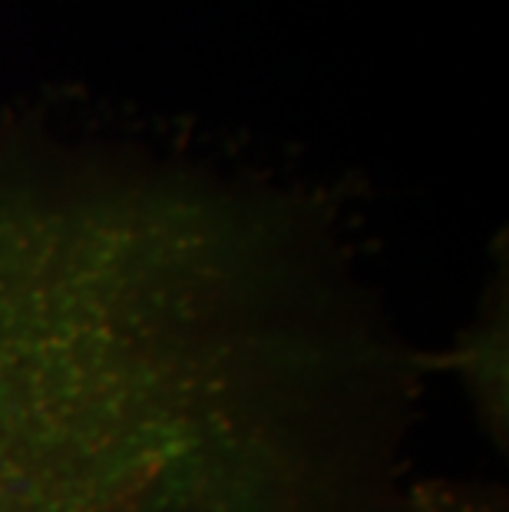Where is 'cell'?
Wrapping results in <instances>:
<instances>
[]
</instances>
